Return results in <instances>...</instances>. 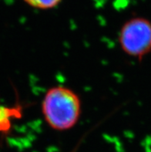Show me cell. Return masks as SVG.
Listing matches in <instances>:
<instances>
[{"label": "cell", "instance_id": "1", "mask_svg": "<svg viewBox=\"0 0 151 152\" xmlns=\"http://www.w3.org/2000/svg\"><path fill=\"white\" fill-rule=\"evenodd\" d=\"M41 109L46 123L57 131L72 129L78 123L82 110L78 94L63 86L53 87L46 91Z\"/></svg>", "mask_w": 151, "mask_h": 152}, {"label": "cell", "instance_id": "2", "mask_svg": "<svg viewBox=\"0 0 151 152\" xmlns=\"http://www.w3.org/2000/svg\"><path fill=\"white\" fill-rule=\"evenodd\" d=\"M118 40L126 55L141 60L151 53V22L144 17L128 19L121 27Z\"/></svg>", "mask_w": 151, "mask_h": 152}, {"label": "cell", "instance_id": "3", "mask_svg": "<svg viewBox=\"0 0 151 152\" xmlns=\"http://www.w3.org/2000/svg\"><path fill=\"white\" fill-rule=\"evenodd\" d=\"M21 113L22 109L19 107H8L0 105V133L7 134L12 127V119L19 118Z\"/></svg>", "mask_w": 151, "mask_h": 152}, {"label": "cell", "instance_id": "4", "mask_svg": "<svg viewBox=\"0 0 151 152\" xmlns=\"http://www.w3.org/2000/svg\"><path fill=\"white\" fill-rule=\"evenodd\" d=\"M27 5L38 10H52L56 7L62 0H23Z\"/></svg>", "mask_w": 151, "mask_h": 152}]
</instances>
